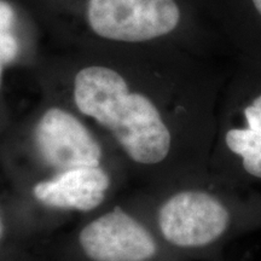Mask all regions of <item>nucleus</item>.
I'll return each instance as SVG.
<instances>
[{
    "label": "nucleus",
    "mask_w": 261,
    "mask_h": 261,
    "mask_svg": "<svg viewBox=\"0 0 261 261\" xmlns=\"http://www.w3.org/2000/svg\"><path fill=\"white\" fill-rule=\"evenodd\" d=\"M162 226L180 250H211L261 230V190L218 182L214 189L190 187L167 196Z\"/></svg>",
    "instance_id": "obj_1"
},
{
    "label": "nucleus",
    "mask_w": 261,
    "mask_h": 261,
    "mask_svg": "<svg viewBox=\"0 0 261 261\" xmlns=\"http://www.w3.org/2000/svg\"><path fill=\"white\" fill-rule=\"evenodd\" d=\"M220 97L217 180L261 190V57L231 58Z\"/></svg>",
    "instance_id": "obj_2"
},
{
    "label": "nucleus",
    "mask_w": 261,
    "mask_h": 261,
    "mask_svg": "<svg viewBox=\"0 0 261 261\" xmlns=\"http://www.w3.org/2000/svg\"><path fill=\"white\" fill-rule=\"evenodd\" d=\"M197 11L211 14L207 0H87L85 16L98 37L149 42L179 37L198 22L214 25L196 18Z\"/></svg>",
    "instance_id": "obj_3"
},
{
    "label": "nucleus",
    "mask_w": 261,
    "mask_h": 261,
    "mask_svg": "<svg viewBox=\"0 0 261 261\" xmlns=\"http://www.w3.org/2000/svg\"><path fill=\"white\" fill-rule=\"evenodd\" d=\"M109 129L127 155L140 165L166 163L175 149L172 123L146 94L129 91L117 106Z\"/></svg>",
    "instance_id": "obj_4"
},
{
    "label": "nucleus",
    "mask_w": 261,
    "mask_h": 261,
    "mask_svg": "<svg viewBox=\"0 0 261 261\" xmlns=\"http://www.w3.org/2000/svg\"><path fill=\"white\" fill-rule=\"evenodd\" d=\"M79 241L93 261H149L159 253L151 232L119 207L84 227Z\"/></svg>",
    "instance_id": "obj_5"
},
{
    "label": "nucleus",
    "mask_w": 261,
    "mask_h": 261,
    "mask_svg": "<svg viewBox=\"0 0 261 261\" xmlns=\"http://www.w3.org/2000/svg\"><path fill=\"white\" fill-rule=\"evenodd\" d=\"M39 154L52 168L65 172L79 167H97L102 150L83 123L61 108H51L35 128Z\"/></svg>",
    "instance_id": "obj_6"
},
{
    "label": "nucleus",
    "mask_w": 261,
    "mask_h": 261,
    "mask_svg": "<svg viewBox=\"0 0 261 261\" xmlns=\"http://www.w3.org/2000/svg\"><path fill=\"white\" fill-rule=\"evenodd\" d=\"M109 185L110 179L99 166L79 167L62 172L54 180L38 182L33 192L48 207L87 212L102 203Z\"/></svg>",
    "instance_id": "obj_7"
},
{
    "label": "nucleus",
    "mask_w": 261,
    "mask_h": 261,
    "mask_svg": "<svg viewBox=\"0 0 261 261\" xmlns=\"http://www.w3.org/2000/svg\"><path fill=\"white\" fill-rule=\"evenodd\" d=\"M215 27L233 56L261 57V0H207Z\"/></svg>",
    "instance_id": "obj_8"
},
{
    "label": "nucleus",
    "mask_w": 261,
    "mask_h": 261,
    "mask_svg": "<svg viewBox=\"0 0 261 261\" xmlns=\"http://www.w3.org/2000/svg\"><path fill=\"white\" fill-rule=\"evenodd\" d=\"M128 92L126 80L108 67L92 65L75 75L73 94L77 109L108 129L117 106Z\"/></svg>",
    "instance_id": "obj_9"
},
{
    "label": "nucleus",
    "mask_w": 261,
    "mask_h": 261,
    "mask_svg": "<svg viewBox=\"0 0 261 261\" xmlns=\"http://www.w3.org/2000/svg\"><path fill=\"white\" fill-rule=\"evenodd\" d=\"M16 15L9 3L0 0V62L10 63L17 56L18 42L14 33Z\"/></svg>",
    "instance_id": "obj_10"
},
{
    "label": "nucleus",
    "mask_w": 261,
    "mask_h": 261,
    "mask_svg": "<svg viewBox=\"0 0 261 261\" xmlns=\"http://www.w3.org/2000/svg\"><path fill=\"white\" fill-rule=\"evenodd\" d=\"M240 261H250V256L249 255H246L243 257V259H241Z\"/></svg>",
    "instance_id": "obj_11"
},
{
    "label": "nucleus",
    "mask_w": 261,
    "mask_h": 261,
    "mask_svg": "<svg viewBox=\"0 0 261 261\" xmlns=\"http://www.w3.org/2000/svg\"><path fill=\"white\" fill-rule=\"evenodd\" d=\"M2 75H3V67H2V62H0V83H2Z\"/></svg>",
    "instance_id": "obj_12"
}]
</instances>
